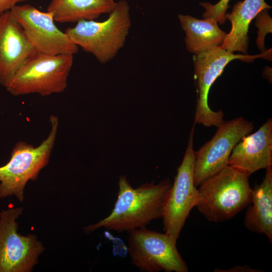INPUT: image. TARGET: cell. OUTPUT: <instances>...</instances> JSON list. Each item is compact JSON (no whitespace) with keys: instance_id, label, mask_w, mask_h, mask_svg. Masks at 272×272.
Masks as SVG:
<instances>
[{"instance_id":"cell-4","label":"cell","mask_w":272,"mask_h":272,"mask_svg":"<svg viewBox=\"0 0 272 272\" xmlns=\"http://www.w3.org/2000/svg\"><path fill=\"white\" fill-rule=\"evenodd\" d=\"M49 122V134L39 146L34 147L19 142L13 148L9 162L0 166V198L15 196L20 202L23 201L27 183L35 180L47 165L56 141L58 118L51 115Z\"/></svg>"},{"instance_id":"cell-7","label":"cell","mask_w":272,"mask_h":272,"mask_svg":"<svg viewBox=\"0 0 272 272\" xmlns=\"http://www.w3.org/2000/svg\"><path fill=\"white\" fill-rule=\"evenodd\" d=\"M166 233L144 227L129 232L127 251L131 263L142 272H187L176 246Z\"/></svg>"},{"instance_id":"cell-5","label":"cell","mask_w":272,"mask_h":272,"mask_svg":"<svg viewBox=\"0 0 272 272\" xmlns=\"http://www.w3.org/2000/svg\"><path fill=\"white\" fill-rule=\"evenodd\" d=\"M74 55L35 52L4 86L13 96L37 94L47 96L63 92L67 86Z\"/></svg>"},{"instance_id":"cell-10","label":"cell","mask_w":272,"mask_h":272,"mask_svg":"<svg viewBox=\"0 0 272 272\" xmlns=\"http://www.w3.org/2000/svg\"><path fill=\"white\" fill-rule=\"evenodd\" d=\"M252 121L243 117L224 121L211 140L195 151L194 183L199 186L208 178L229 165L235 146L253 129Z\"/></svg>"},{"instance_id":"cell-6","label":"cell","mask_w":272,"mask_h":272,"mask_svg":"<svg viewBox=\"0 0 272 272\" xmlns=\"http://www.w3.org/2000/svg\"><path fill=\"white\" fill-rule=\"evenodd\" d=\"M271 49L259 54L249 55L235 54L220 46H211L194 53L193 60L197 89L194 123L217 127L224 121L222 110L214 111L210 108L208 95L212 85L228 63L234 59L247 62H252L257 58L271 60Z\"/></svg>"},{"instance_id":"cell-13","label":"cell","mask_w":272,"mask_h":272,"mask_svg":"<svg viewBox=\"0 0 272 272\" xmlns=\"http://www.w3.org/2000/svg\"><path fill=\"white\" fill-rule=\"evenodd\" d=\"M229 165L249 176L272 166V119L269 118L255 132L246 135L235 146Z\"/></svg>"},{"instance_id":"cell-1","label":"cell","mask_w":272,"mask_h":272,"mask_svg":"<svg viewBox=\"0 0 272 272\" xmlns=\"http://www.w3.org/2000/svg\"><path fill=\"white\" fill-rule=\"evenodd\" d=\"M172 185L169 179L158 184L153 181L133 188L125 176H121L114 208L109 215L98 222L83 227L89 234L99 228L118 233L146 227L152 221L162 218L164 205Z\"/></svg>"},{"instance_id":"cell-21","label":"cell","mask_w":272,"mask_h":272,"mask_svg":"<svg viewBox=\"0 0 272 272\" xmlns=\"http://www.w3.org/2000/svg\"><path fill=\"white\" fill-rule=\"evenodd\" d=\"M259 269L252 268L248 265L235 266L227 269H215L214 271L221 272H258L261 271Z\"/></svg>"},{"instance_id":"cell-2","label":"cell","mask_w":272,"mask_h":272,"mask_svg":"<svg viewBox=\"0 0 272 272\" xmlns=\"http://www.w3.org/2000/svg\"><path fill=\"white\" fill-rule=\"evenodd\" d=\"M249 176L228 165L202 183L195 207L210 222L232 218L250 203Z\"/></svg>"},{"instance_id":"cell-8","label":"cell","mask_w":272,"mask_h":272,"mask_svg":"<svg viewBox=\"0 0 272 272\" xmlns=\"http://www.w3.org/2000/svg\"><path fill=\"white\" fill-rule=\"evenodd\" d=\"M194 122L182 163L177 169L173 184L165 201L162 215L163 230L177 242L191 210L195 207L198 188L194 183L195 151Z\"/></svg>"},{"instance_id":"cell-14","label":"cell","mask_w":272,"mask_h":272,"mask_svg":"<svg viewBox=\"0 0 272 272\" xmlns=\"http://www.w3.org/2000/svg\"><path fill=\"white\" fill-rule=\"evenodd\" d=\"M270 8L271 7L264 0L238 2L234 5L231 12L225 14V19L231 22L232 27L220 46L232 52L239 51L247 54L250 23L260 11Z\"/></svg>"},{"instance_id":"cell-9","label":"cell","mask_w":272,"mask_h":272,"mask_svg":"<svg viewBox=\"0 0 272 272\" xmlns=\"http://www.w3.org/2000/svg\"><path fill=\"white\" fill-rule=\"evenodd\" d=\"M23 211L9 208L0 213V272H31L45 250L35 235L18 233L17 220Z\"/></svg>"},{"instance_id":"cell-15","label":"cell","mask_w":272,"mask_h":272,"mask_svg":"<svg viewBox=\"0 0 272 272\" xmlns=\"http://www.w3.org/2000/svg\"><path fill=\"white\" fill-rule=\"evenodd\" d=\"M266 170L262 182L252 189L250 203L244 216L245 227L265 235L272 242V167Z\"/></svg>"},{"instance_id":"cell-12","label":"cell","mask_w":272,"mask_h":272,"mask_svg":"<svg viewBox=\"0 0 272 272\" xmlns=\"http://www.w3.org/2000/svg\"><path fill=\"white\" fill-rule=\"evenodd\" d=\"M35 52L12 11L0 15V84L4 86Z\"/></svg>"},{"instance_id":"cell-17","label":"cell","mask_w":272,"mask_h":272,"mask_svg":"<svg viewBox=\"0 0 272 272\" xmlns=\"http://www.w3.org/2000/svg\"><path fill=\"white\" fill-rule=\"evenodd\" d=\"M178 19L186 34V47L188 51L194 54L211 46H220L227 35L213 18L199 20L180 14Z\"/></svg>"},{"instance_id":"cell-11","label":"cell","mask_w":272,"mask_h":272,"mask_svg":"<svg viewBox=\"0 0 272 272\" xmlns=\"http://www.w3.org/2000/svg\"><path fill=\"white\" fill-rule=\"evenodd\" d=\"M11 11L36 52L73 55L78 52L79 47L57 27L50 13L40 11L30 4L17 5Z\"/></svg>"},{"instance_id":"cell-18","label":"cell","mask_w":272,"mask_h":272,"mask_svg":"<svg viewBox=\"0 0 272 272\" xmlns=\"http://www.w3.org/2000/svg\"><path fill=\"white\" fill-rule=\"evenodd\" d=\"M268 9H264L260 11L255 17V25L258 28V36L256 44L261 52L265 51L264 46V38L268 33H271V18L270 17Z\"/></svg>"},{"instance_id":"cell-20","label":"cell","mask_w":272,"mask_h":272,"mask_svg":"<svg viewBox=\"0 0 272 272\" xmlns=\"http://www.w3.org/2000/svg\"><path fill=\"white\" fill-rule=\"evenodd\" d=\"M28 1L30 0H0V15L11 10L18 3Z\"/></svg>"},{"instance_id":"cell-19","label":"cell","mask_w":272,"mask_h":272,"mask_svg":"<svg viewBox=\"0 0 272 272\" xmlns=\"http://www.w3.org/2000/svg\"><path fill=\"white\" fill-rule=\"evenodd\" d=\"M230 1L220 0L214 5L209 2L199 3L200 6L205 9L203 14V19L211 18L220 24H223L226 20L225 16L229 8L228 4Z\"/></svg>"},{"instance_id":"cell-16","label":"cell","mask_w":272,"mask_h":272,"mask_svg":"<svg viewBox=\"0 0 272 272\" xmlns=\"http://www.w3.org/2000/svg\"><path fill=\"white\" fill-rule=\"evenodd\" d=\"M116 3L115 0H51L46 11L52 14L55 22L77 23L109 14Z\"/></svg>"},{"instance_id":"cell-3","label":"cell","mask_w":272,"mask_h":272,"mask_svg":"<svg viewBox=\"0 0 272 272\" xmlns=\"http://www.w3.org/2000/svg\"><path fill=\"white\" fill-rule=\"evenodd\" d=\"M131 24L129 5L120 0L105 20H81L64 32L78 47L106 63L124 46Z\"/></svg>"}]
</instances>
